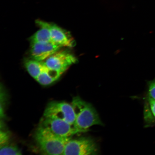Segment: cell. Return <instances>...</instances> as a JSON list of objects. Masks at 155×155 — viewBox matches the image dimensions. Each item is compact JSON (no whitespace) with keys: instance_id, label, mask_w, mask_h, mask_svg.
<instances>
[{"instance_id":"1","label":"cell","mask_w":155,"mask_h":155,"mask_svg":"<svg viewBox=\"0 0 155 155\" xmlns=\"http://www.w3.org/2000/svg\"><path fill=\"white\" fill-rule=\"evenodd\" d=\"M71 104L75 114L73 126L77 133L86 132L92 126L103 125L97 112L91 104L77 96L73 98Z\"/></svg>"},{"instance_id":"2","label":"cell","mask_w":155,"mask_h":155,"mask_svg":"<svg viewBox=\"0 0 155 155\" xmlns=\"http://www.w3.org/2000/svg\"><path fill=\"white\" fill-rule=\"evenodd\" d=\"M70 138L58 137L41 125L35 134L41 152L46 155H64L66 144Z\"/></svg>"},{"instance_id":"3","label":"cell","mask_w":155,"mask_h":155,"mask_svg":"<svg viewBox=\"0 0 155 155\" xmlns=\"http://www.w3.org/2000/svg\"><path fill=\"white\" fill-rule=\"evenodd\" d=\"M98 150L96 143L90 137L70 138L66 144L64 155H96Z\"/></svg>"},{"instance_id":"4","label":"cell","mask_w":155,"mask_h":155,"mask_svg":"<svg viewBox=\"0 0 155 155\" xmlns=\"http://www.w3.org/2000/svg\"><path fill=\"white\" fill-rule=\"evenodd\" d=\"M44 117L63 120L73 125L75 121V114L72 104L63 101H52L46 106Z\"/></svg>"},{"instance_id":"5","label":"cell","mask_w":155,"mask_h":155,"mask_svg":"<svg viewBox=\"0 0 155 155\" xmlns=\"http://www.w3.org/2000/svg\"><path fill=\"white\" fill-rule=\"evenodd\" d=\"M77 61V58L70 52L60 49L44 62L50 70L62 75Z\"/></svg>"},{"instance_id":"6","label":"cell","mask_w":155,"mask_h":155,"mask_svg":"<svg viewBox=\"0 0 155 155\" xmlns=\"http://www.w3.org/2000/svg\"><path fill=\"white\" fill-rule=\"evenodd\" d=\"M41 126L53 134L65 138H71L72 135L77 133L73 125L57 118L44 117Z\"/></svg>"},{"instance_id":"7","label":"cell","mask_w":155,"mask_h":155,"mask_svg":"<svg viewBox=\"0 0 155 155\" xmlns=\"http://www.w3.org/2000/svg\"><path fill=\"white\" fill-rule=\"evenodd\" d=\"M61 47L54 42L31 43L30 55L31 59L44 61Z\"/></svg>"},{"instance_id":"8","label":"cell","mask_w":155,"mask_h":155,"mask_svg":"<svg viewBox=\"0 0 155 155\" xmlns=\"http://www.w3.org/2000/svg\"><path fill=\"white\" fill-rule=\"evenodd\" d=\"M48 26L54 43L62 47L72 48L75 46V40L68 32L55 24L48 23Z\"/></svg>"},{"instance_id":"9","label":"cell","mask_w":155,"mask_h":155,"mask_svg":"<svg viewBox=\"0 0 155 155\" xmlns=\"http://www.w3.org/2000/svg\"><path fill=\"white\" fill-rule=\"evenodd\" d=\"M36 23L40 28L30 38L31 43L54 42L48 28V23L41 20H37Z\"/></svg>"},{"instance_id":"10","label":"cell","mask_w":155,"mask_h":155,"mask_svg":"<svg viewBox=\"0 0 155 155\" xmlns=\"http://www.w3.org/2000/svg\"><path fill=\"white\" fill-rule=\"evenodd\" d=\"M24 65L29 74L35 80L41 74L49 69L44 61L32 59L26 60Z\"/></svg>"},{"instance_id":"11","label":"cell","mask_w":155,"mask_h":155,"mask_svg":"<svg viewBox=\"0 0 155 155\" xmlns=\"http://www.w3.org/2000/svg\"><path fill=\"white\" fill-rule=\"evenodd\" d=\"M61 75L55 71L48 69L41 74L36 80L43 86H48L55 82Z\"/></svg>"},{"instance_id":"12","label":"cell","mask_w":155,"mask_h":155,"mask_svg":"<svg viewBox=\"0 0 155 155\" xmlns=\"http://www.w3.org/2000/svg\"><path fill=\"white\" fill-rule=\"evenodd\" d=\"M22 152L18 147L15 145L7 143L1 146L0 155H21Z\"/></svg>"},{"instance_id":"13","label":"cell","mask_w":155,"mask_h":155,"mask_svg":"<svg viewBox=\"0 0 155 155\" xmlns=\"http://www.w3.org/2000/svg\"><path fill=\"white\" fill-rule=\"evenodd\" d=\"M149 97L155 100V79L148 83Z\"/></svg>"},{"instance_id":"14","label":"cell","mask_w":155,"mask_h":155,"mask_svg":"<svg viewBox=\"0 0 155 155\" xmlns=\"http://www.w3.org/2000/svg\"><path fill=\"white\" fill-rule=\"evenodd\" d=\"M9 135L5 131H1V146L8 143Z\"/></svg>"},{"instance_id":"15","label":"cell","mask_w":155,"mask_h":155,"mask_svg":"<svg viewBox=\"0 0 155 155\" xmlns=\"http://www.w3.org/2000/svg\"><path fill=\"white\" fill-rule=\"evenodd\" d=\"M148 101L153 115L155 117V100L149 97Z\"/></svg>"}]
</instances>
